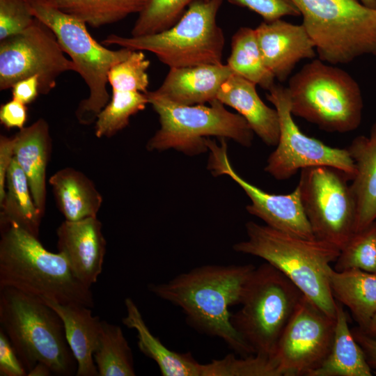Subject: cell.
<instances>
[{
	"label": "cell",
	"mask_w": 376,
	"mask_h": 376,
	"mask_svg": "<svg viewBox=\"0 0 376 376\" xmlns=\"http://www.w3.org/2000/svg\"><path fill=\"white\" fill-rule=\"evenodd\" d=\"M252 265H203L167 282L150 284L157 297L181 308L189 324L205 334L221 338L236 353L254 354L231 323L230 306L240 304Z\"/></svg>",
	"instance_id": "6da1fadb"
},
{
	"label": "cell",
	"mask_w": 376,
	"mask_h": 376,
	"mask_svg": "<svg viewBox=\"0 0 376 376\" xmlns=\"http://www.w3.org/2000/svg\"><path fill=\"white\" fill-rule=\"evenodd\" d=\"M0 223V288L63 304L94 306L91 288L77 278L62 253L49 251L38 237L14 223Z\"/></svg>",
	"instance_id": "7a4b0ae2"
},
{
	"label": "cell",
	"mask_w": 376,
	"mask_h": 376,
	"mask_svg": "<svg viewBox=\"0 0 376 376\" xmlns=\"http://www.w3.org/2000/svg\"><path fill=\"white\" fill-rule=\"evenodd\" d=\"M247 240L233 249L265 260L292 281L329 316L336 318V300L330 285V264L340 250L324 241L306 239L253 221L246 224Z\"/></svg>",
	"instance_id": "3957f363"
},
{
	"label": "cell",
	"mask_w": 376,
	"mask_h": 376,
	"mask_svg": "<svg viewBox=\"0 0 376 376\" xmlns=\"http://www.w3.org/2000/svg\"><path fill=\"white\" fill-rule=\"evenodd\" d=\"M0 325L28 373L39 362L53 375H76L77 362L63 322L42 299L10 287L0 288Z\"/></svg>",
	"instance_id": "277c9868"
},
{
	"label": "cell",
	"mask_w": 376,
	"mask_h": 376,
	"mask_svg": "<svg viewBox=\"0 0 376 376\" xmlns=\"http://www.w3.org/2000/svg\"><path fill=\"white\" fill-rule=\"evenodd\" d=\"M287 90L292 116L328 132L356 130L363 107L360 87L346 71L319 58L292 75Z\"/></svg>",
	"instance_id": "5b68a950"
},
{
	"label": "cell",
	"mask_w": 376,
	"mask_h": 376,
	"mask_svg": "<svg viewBox=\"0 0 376 376\" xmlns=\"http://www.w3.org/2000/svg\"><path fill=\"white\" fill-rule=\"evenodd\" d=\"M222 2L196 0L165 31L141 36L110 34L102 43L150 52L169 68L221 64L225 39L217 16Z\"/></svg>",
	"instance_id": "8992f818"
},
{
	"label": "cell",
	"mask_w": 376,
	"mask_h": 376,
	"mask_svg": "<svg viewBox=\"0 0 376 376\" xmlns=\"http://www.w3.org/2000/svg\"><path fill=\"white\" fill-rule=\"evenodd\" d=\"M33 16L55 34L62 49L76 66V72L88 87L89 95L75 111L79 123L90 125L110 100L108 72L115 64L127 58L133 50H113L96 41L86 24L52 6L49 0H26Z\"/></svg>",
	"instance_id": "52a82bcc"
},
{
	"label": "cell",
	"mask_w": 376,
	"mask_h": 376,
	"mask_svg": "<svg viewBox=\"0 0 376 376\" xmlns=\"http://www.w3.org/2000/svg\"><path fill=\"white\" fill-rule=\"evenodd\" d=\"M304 294L268 263L256 267L231 323L254 354L272 358Z\"/></svg>",
	"instance_id": "ba28073f"
},
{
	"label": "cell",
	"mask_w": 376,
	"mask_h": 376,
	"mask_svg": "<svg viewBox=\"0 0 376 376\" xmlns=\"http://www.w3.org/2000/svg\"><path fill=\"white\" fill-rule=\"evenodd\" d=\"M292 1L321 61L338 65L376 56V9L358 0Z\"/></svg>",
	"instance_id": "9c48e42d"
},
{
	"label": "cell",
	"mask_w": 376,
	"mask_h": 376,
	"mask_svg": "<svg viewBox=\"0 0 376 376\" xmlns=\"http://www.w3.org/2000/svg\"><path fill=\"white\" fill-rule=\"evenodd\" d=\"M146 95L160 124L147 143L148 150L173 148L186 155H198L207 151L206 140L212 136L230 139L246 147L251 145L254 132L249 123L240 114L227 110L217 99L210 106L185 105L153 91Z\"/></svg>",
	"instance_id": "30bf717a"
},
{
	"label": "cell",
	"mask_w": 376,
	"mask_h": 376,
	"mask_svg": "<svg viewBox=\"0 0 376 376\" xmlns=\"http://www.w3.org/2000/svg\"><path fill=\"white\" fill-rule=\"evenodd\" d=\"M297 187L315 238L340 250L354 233L356 206L350 177L331 166L301 169Z\"/></svg>",
	"instance_id": "8fae6325"
},
{
	"label": "cell",
	"mask_w": 376,
	"mask_h": 376,
	"mask_svg": "<svg viewBox=\"0 0 376 376\" xmlns=\"http://www.w3.org/2000/svg\"><path fill=\"white\" fill-rule=\"evenodd\" d=\"M65 54L53 31L35 17L21 33L0 40L1 91L37 76L40 94H48L56 86L60 75L76 72L75 65Z\"/></svg>",
	"instance_id": "7c38bea8"
},
{
	"label": "cell",
	"mask_w": 376,
	"mask_h": 376,
	"mask_svg": "<svg viewBox=\"0 0 376 376\" xmlns=\"http://www.w3.org/2000/svg\"><path fill=\"white\" fill-rule=\"evenodd\" d=\"M266 97L279 114L280 134L276 148L267 159L265 172L283 180L305 168L327 166L343 171L353 179L355 166L347 148L329 146L299 130L292 118L286 87L274 84Z\"/></svg>",
	"instance_id": "4fadbf2b"
},
{
	"label": "cell",
	"mask_w": 376,
	"mask_h": 376,
	"mask_svg": "<svg viewBox=\"0 0 376 376\" xmlns=\"http://www.w3.org/2000/svg\"><path fill=\"white\" fill-rule=\"evenodd\" d=\"M336 324L304 295L272 357L281 376H309L317 369L330 352Z\"/></svg>",
	"instance_id": "5bb4252c"
},
{
	"label": "cell",
	"mask_w": 376,
	"mask_h": 376,
	"mask_svg": "<svg viewBox=\"0 0 376 376\" xmlns=\"http://www.w3.org/2000/svg\"><path fill=\"white\" fill-rule=\"evenodd\" d=\"M210 151L207 167L214 176L227 175L244 191L251 199L246 211L276 230L295 236L314 239L311 227L304 212L297 187L287 194L267 193L242 178L231 166L225 139L221 144L207 139Z\"/></svg>",
	"instance_id": "9a60e30c"
},
{
	"label": "cell",
	"mask_w": 376,
	"mask_h": 376,
	"mask_svg": "<svg viewBox=\"0 0 376 376\" xmlns=\"http://www.w3.org/2000/svg\"><path fill=\"white\" fill-rule=\"evenodd\" d=\"M255 31L264 62L279 81L288 79L300 61L316 56L315 45L302 24L281 19L264 21Z\"/></svg>",
	"instance_id": "2e32d148"
},
{
	"label": "cell",
	"mask_w": 376,
	"mask_h": 376,
	"mask_svg": "<svg viewBox=\"0 0 376 376\" xmlns=\"http://www.w3.org/2000/svg\"><path fill=\"white\" fill-rule=\"evenodd\" d=\"M57 248L77 278L91 288L102 272L106 240L96 217L63 221L56 230Z\"/></svg>",
	"instance_id": "e0dca14e"
},
{
	"label": "cell",
	"mask_w": 376,
	"mask_h": 376,
	"mask_svg": "<svg viewBox=\"0 0 376 376\" xmlns=\"http://www.w3.org/2000/svg\"><path fill=\"white\" fill-rule=\"evenodd\" d=\"M233 72L223 63L171 68L153 92L180 104H205L217 99L221 86Z\"/></svg>",
	"instance_id": "ac0fdd59"
},
{
	"label": "cell",
	"mask_w": 376,
	"mask_h": 376,
	"mask_svg": "<svg viewBox=\"0 0 376 376\" xmlns=\"http://www.w3.org/2000/svg\"><path fill=\"white\" fill-rule=\"evenodd\" d=\"M256 84L233 72L222 84L217 100L235 109L253 132L267 145H277L280 125L276 109L266 105L258 95Z\"/></svg>",
	"instance_id": "d6986e66"
},
{
	"label": "cell",
	"mask_w": 376,
	"mask_h": 376,
	"mask_svg": "<svg viewBox=\"0 0 376 376\" xmlns=\"http://www.w3.org/2000/svg\"><path fill=\"white\" fill-rule=\"evenodd\" d=\"M14 158L25 173L34 202L44 215L46 171L52 143L47 122L39 118L14 136Z\"/></svg>",
	"instance_id": "ffe728a7"
},
{
	"label": "cell",
	"mask_w": 376,
	"mask_h": 376,
	"mask_svg": "<svg viewBox=\"0 0 376 376\" xmlns=\"http://www.w3.org/2000/svg\"><path fill=\"white\" fill-rule=\"evenodd\" d=\"M61 318L68 345L77 362V376H99L93 354L97 347L101 321L92 315L91 308L63 304L42 299Z\"/></svg>",
	"instance_id": "44dd1931"
},
{
	"label": "cell",
	"mask_w": 376,
	"mask_h": 376,
	"mask_svg": "<svg viewBox=\"0 0 376 376\" xmlns=\"http://www.w3.org/2000/svg\"><path fill=\"white\" fill-rule=\"evenodd\" d=\"M347 149L355 166L350 185L356 206L355 233L376 221V122L369 136L355 137Z\"/></svg>",
	"instance_id": "7402d4cb"
},
{
	"label": "cell",
	"mask_w": 376,
	"mask_h": 376,
	"mask_svg": "<svg viewBox=\"0 0 376 376\" xmlns=\"http://www.w3.org/2000/svg\"><path fill=\"white\" fill-rule=\"evenodd\" d=\"M125 326L136 331L138 347L146 357L157 364L163 376H203V363L196 361L190 353H178L167 348L147 327L142 315L131 298H126Z\"/></svg>",
	"instance_id": "603a6c76"
},
{
	"label": "cell",
	"mask_w": 376,
	"mask_h": 376,
	"mask_svg": "<svg viewBox=\"0 0 376 376\" xmlns=\"http://www.w3.org/2000/svg\"><path fill=\"white\" fill-rule=\"evenodd\" d=\"M49 183L59 211L67 221L96 217L102 196L94 183L79 171L66 167L56 171Z\"/></svg>",
	"instance_id": "cb8c5ba5"
},
{
	"label": "cell",
	"mask_w": 376,
	"mask_h": 376,
	"mask_svg": "<svg viewBox=\"0 0 376 376\" xmlns=\"http://www.w3.org/2000/svg\"><path fill=\"white\" fill-rule=\"evenodd\" d=\"M329 278L334 299L350 309L358 327L365 330L376 313V273L331 267Z\"/></svg>",
	"instance_id": "d4e9b609"
},
{
	"label": "cell",
	"mask_w": 376,
	"mask_h": 376,
	"mask_svg": "<svg viewBox=\"0 0 376 376\" xmlns=\"http://www.w3.org/2000/svg\"><path fill=\"white\" fill-rule=\"evenodd\" d=\"M334 340L323 363L309 376H371V368L348 327L343 305L336 301Z\"/></svg>",
	"instance_id": "484cf974"
},
{
	"label": "cell",
	"mask_w": 376,
	"mask_h": 376,
	"mask_svg": "<svg viewBox=\"0 0 376 376\" xmlns=\"http://www.w3.org/2000/svg\"><path fill=\"white\" fill-rule=\"evenodd\" d=\"M0 221L14 223L38 237L44 216L33 198L27 178L15 158L8 171Z\"/></svg>",
	"instance_id": "4316f807"
},
{
	"label": "cell",
	"mask_w": 376,
	"mask_h": 376,
	"mask_svg": "<svg viewBox=\"0 0 376 376\" xmlns=\"http://www.w3.org/2000/svg\"><path fill=\"white\" fill-rule=\"evenodd\" d=\"M236 74L264 89H269L275 77L267 68L256 38L255 29L240 27L231 38L227 63Z\"/></svg>",
	"instance_id": "83f0119b"
},
{
	"label": "cell",
	"mask_w": 376,
	"mask_h": 376,
	"mask_svg": "<svg viewBox=\"0 0 376 376\" xmlns=\"http://www.w3.org/2000/svg\"><path fill=\"white\" fill-rule=\"evenodd\" d=\"M148 0H49L54 6L97 28L139 13Z\"/></svg>",
	"instance_id": "f1b7e54d"
},
{
	"label": "cell",
	"mask_w": 376,
	"mask_h": 376,
	"mask_svg": "<svg viewBox=\"0 0 376 376\" xmlns=\"http://www.w3.org/2000/svg\"><path fill=\"white\" fill-rule=\"evenodd\" d=\"M93 358L99 376L136 375L132 350L118 325L101 321L99 340Z\"/></svg>",
	"instance_id": "f546056e"
},
{
	"label": "cell",
	"mask_w": 376,
	"mask_h": 376,
	"mask_svg": "<svg viewBox=\"0 0 376 376\" xmlns=\"http://www.w3.org/2000/svg\"><path fill=\"white\" fill-rule=\"evenodd\" d=\"M149 100L146 93L112 91L107 104L97 116L95 134L98 138L111 137L129 124L132 116L143 110Z\"/></svg>",
	"instance_id": "4dcf8cb0"
},
{
	"label": "cell",
	"mask_w": 376,
	"mask_h": 376,
	"mask_svg": "<svg viewBox=\"0 0 376 376\" xmlns=\"http://www.w3.org/2000/svg\"><path fill=\"white\" fill-rule=\"evenodd\" d=\"M195 1L196 0H148L139 13L131 30V36L150 35L171 28Z\"/></svg>",
	"instance_id": "1f68e13d"
},
{
	"label": "cell",
	"mask_w": 376,
	"mask_h": 376,
	"mask_svg": "<svg viewBox=\"0 0 376 376\" xmlns=\"http://www.w3.org/2000/svg\"><path fill=\"white\" fill-rule=\"evenodd\" d=\"M335 262L337 272L359 269L376 273V221L354 233Z\"/></svg>",
	"instance_id": "d6a6232c"
},
{
	"label": "cell",
	"mask_w": 376,
	"mask_h": 376,
	"mask_svg": "<svg viewBox=\"0 0 376 376\" xmlns=\"http://www.w3.org/2000/svg\"><path fill=\"white\" fill-rule=\"evenodd\" d=\"M203 376H281L277 363L270 357L251 354L237 358L228 354L204 364Z\"/></svg>",
	"instance_id": "836d02e7"
},
{
	"label": "cell",
	"mask_w": 376,
	"mask_h": 376,
	"mask_svg": "<svg viewBox=\"0 0 376 376\" xmlns=\"http://www.w3.org/2000/svg\"><path fill=\"white\" fill-rule=\"evenodd\" d=\"M150 61L140 50H133L125 60L113 65L108 72L112 91L146 93L149 85L147 70Z\"/></svg>",
	"instance_id": "e575fe53"
},
{
	"label": "cell",
	"mask_w": 376,
	"mask_h": 376,
	"mask_svg": "<svg viewBox=\"0 0 376 376\" xmlns=\"http://www.w3.org/2000/svg\"><path fill=\"white\" fill-rule=\"evenodd\" d=\"M34 19L26 0H0V40L21 33Z\"/></svg>",
	"instance_id": "d590c367"
},
{
	"label": "cell",
	"mask_w": 376,
	"mask_h": 376,
	"mask_svg": "<svg viewBox=\"0 0 376 376\" xmlns=\"http://www.w3.org/2000/svg\"><path fill=\"white\" fill-rule=\"evenodd\" d=\"M231 3L246 8L264 21L272 22L285 16H299L300 13L292 0H228Z\"/></svg>",
	"instance_id": "8d00e7d4"
},
{
	"label": "cell",
	"mask_w": 376,
	"mask_h": 376,
	"mask_svg": "<svg viewBox=\"0 0 376 376\" xmlns=\"http://www.w3.org/2000/svg\"><path fill=\"white\" fill-rule=\"evenodd\" d=\"M0 375H27L26 370L10 340L1 329H0Z\"/></svg>",
	"instance_id": "74e56055"
},
{
	"label": "cell",
	"mask_w": 376,
	"mask_h": 376,
	"mask_svg": "<svg viewBox=\"0 0 376 376\" xmlns=\"http://www.w3.org/2000/svg\"><path fill=\"white\" fill-rule=\"evenodd\" d=\"M27 120L26 105L12 98L0 107V122L8 129L24 127Z\"/></svg>",
	"instance_id": "f35d334b"
},
{
	"label": "cell",
	"mask_w": 376,
	"mask_h": 376,
	"mask_svg": "<svg viewBox=\"0 0 376 376\" xmlns=\"http://www.w3.org/2000/svg\"><path fill=\"white\" fill-rule=\"evenodd\" d=\"M14 136H0V203L5 196L6 176L14 159Z\"/></svg>",
	"instance_id": "ab89813d"
},
{
	"label": "cell",
	"mask_w": 376,
	"mask_h": 376,
	"mask_svg": "<svg viewBox=\"0 0 376 376\" xmlns=\"http://www.w3.org/2000/svg\"><path fill=\"white\" fill-rule=\"evenodd\" d=\"M11 88L13 99L26 105L30 104L40 94L38 77L32 76L22 79L15 83Z\"/></svg>",
	"instance_id": "60d3db41"
},
{
	"label": "cell",
	"mask_w": 376,
	"mask_h": 376,
	"mask_svg": "<svg viewBox=\"0 0 376 376\" xmlns=\"http://www.w3.org/2000/svg\"><path fill=\"white\" fill-rule=\"evenodd\" d=\"M351 331L362 349L368 363L371 368L376 369V338L366 334L359 327L352 329Z\"/></svg>",
	"instance_id": "b9f144b4"
},
{
	"label": "cell",
	"mask_w": 376,
	"mask_h": 376,
	"mask_svg": "<svg viewBox=\"0 0 376 376\" xmlns=\"http://www.w3.org/2000/svg\"><path fill=\"white\" fill-rule=\"evenodd\" d=\"M53 375L51 368L45 363L39 362L28 373L29 376H49Z\"/></svg>",
	"instance_id": "7bdbcfd3"
},
{
	"label": "cell",
	"mask_w": 376,
	"mask_h": 376,
	"mask_svg": "<svg viewBox=\"0 0 376 376\" xmlns=\"http://www.w3.org/2000/svg\"><path fill=\"white\" fill-rule=\"evenodd\" d=\"M363 331L370 337L376 338V313L371 318L366 329Z\"/></svg>",
	"instance_id": "ee69618b"
},
{
	"label": "cell",
	"mask_w": 376,
	"mask_h": 376,
	"mask_svg": "<svg viewBox=\"0 0 376 376\" xmlns=\"http://www.w3.org/2000/svg\"><path fill=\"white\" fill-rule=\"evenodd\" d=\"M360 1L367 7L376 9V0H360Z\"/></svg>",
	"instance_id": "f6af8a7d"
}]
</instances>
